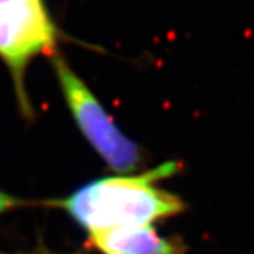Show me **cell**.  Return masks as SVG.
<instances>
[{
  "label": "cell",
  "mask_w": 254,
  "mask_h": 254,
  "mask_svg": "<svg viewBox=\"0 0 254 254\" xmlns=\"http://www.w3.org/2000/svg\"><path fill=\"white\" fill-rule=\"evenodd\" d=\"M30 205V202L27 200H23L14 196V195H10L7 192H3L0 190V216L6 212H10L13 209L21 208V206H27Z\"/></svg>",
  "instance_id": "5b68a950"
},
{
  "label": "cell",
  "mask_w": 254,
  "mask_h": 254,
  "mask_svg": "<svg viewBox=\"0 0 254 254\" xmlns=\"http://www.w3.org/2000/svg\"><path fill=\"white\" fill-rule=\"evenodd\" d=\"M53 68L65 103L85 140L112 171H136L143 161L140 147L122 133L95 93L57 53L53 54Z\"/></svg>",
  "instance_id": "7a4b0ae2"
},
{
  "label": "cell",
  "mask_w": 254,
  "mask_h": 254,
  "mask_svg": "<svg viewBox=\"0 0 254 254\" xmlns=\"http://www.w3.org/2000/svg\"><path fill=\"white\" fill-rule=\"evenodd\" d=\"M88 245L100 254H187L181 237H163L153 225L91 233Z\"/></svg>",
  "instance_id": "277c9868"
},
{
  "label": "cell",
  "mask_w": 254,
  "mask_h": 254,
  "mask_svg": "<svg viewBox=\"0 0 254 254\" xmlns=\"http://www.w3.org/2000/svg\"><path fill=\"white\" fill-rule=\"evenodd\" d=\"M58 30L43 0H0V58L7 65L21 112L30 116L24 73L37 55L54 54Z\"/></svg>",
  "instance_id": "3957f363"
},
{
  "label": "cell",
  "mask_w": 254,
  "mask_h": 254,
  "mask_svg": "<svg viewBox=\"0 0 254 254\" xmlns=\"http://www.w3.org/2000/svg\"><path fill=\"white\" fill-rule=\"evenodd\" d=\"M178 171L180 164L168 161L140 175L100 178L47 205L64 209L89 235L119 227L153 225L187 209L178 195L158 187L161 180Z\"/></svg>",
  "instance_id": "6da1fadb"
},
{
  "label": "cell",
  "mask_w": 254,
  "mask_h": 254,
  "mask_svg": "<svg viewBox=\"0 0 254 254\" xmlns=\"http://www.w3.org/2000/svg\"><path fill=\"white\" fill-rule=\"evenodd\" d=\"M0 254H57V253H51V252H44V250H37V252H30V253H1Z\"/></svg>",
  "instance_id": "8992f818"
}]
</instances>
